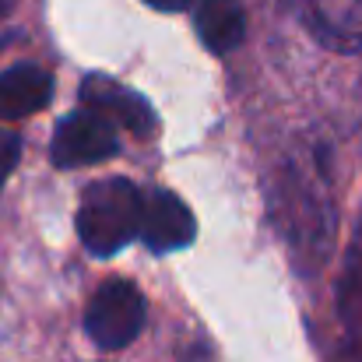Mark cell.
<instances>
[{"mask_svg": "<svg viewBox=\"0 0 362 362\" xmlns=\"http://www.w3.org/2000/svg\"><path fill=\"white\" fill-rule=\"evenodd\" d=\"M120 148L117 137V123L99 117L95 110H78L71 117L57 123L53 134V165L60 169H74V165H95L113 158Z\"/></svg>", "mask_w": 362, "mask_h": 362, "instance_id": "3957f363", "label": "cell"}, {"mask_svg": "<svg viewBox=\"0 0 362 362\" xmlns=\"http://www.w3.org/2000/svg\"><path fill=\"white\" fill-rule=\"evenodd\" d=\"M81 103H85V110H95L99 117H106L110 123H120L137 137H151L158 130V117L151 113L148 99L117 85L113 78H103V74L85 78Z\"/></svg>", "mask_w": 362, "mask_h": 362, "instance_id": "5b68a950", "label": "cell"}, {"mask_svg": "<svg viewBox=\"0 0 362 362\" xmlns=\"http://www.w3.org/2000/svg\"><path fill=\"white\" fill-rule=\"evenodd\" d=\"M303 7L317 39L331 42L334 49L362 46V0H303Z\"/></svg>", "mask_w": 362, "mask_h": 362, "instance_id": "52a82bcc", "label": "cell"}, {"mask_svg": "<svg viewBox=\"0 0 362 362\" xmlns=\"http://www.w3.org/2000/svg\"><path fill=\"white\" fill-rule=\"evenodd\" d=\"M14 11V0H0V18H7Z\"/></svg>", "mask_w": 362, "mask_h": 362, "instance_id": "7c38bea8", "label": "cell"}, {"mask_svg": "<svg viewBox=\"0 0 362 362\" xmlns=\"http://www.w3.org/2000/svg\"><path fill=\"white\" fill-rule=\"evenodd\" d=\"M194 28L211 53H233L246 35V11L240 0H201Z\"/></svg>", "mask_w": 362, "mask_h": 362, "instance_id": "ba28073f", "label": "cell"}, {"mask_svg": "<svg viewBox=\"0 0 362 362\" xmlns=\"http://www.w3.org/2000/svg\"><path fill=\"white\" fill-rule=\"evenodd\" d=\"M18 158H21V141H18V134L0 130V190H4L11 169L18 165Z\"/></svg>", "mask_w": 362, "mask_h": 362, "instance_id": "30bf717a", "label": "cell"}, {"mask_svg": "<svg viewBox=\"0 0 362 362\" xmlns=\"http://www.w3.org/2000/svg\"><path fill=\"white\" fill-rule=\"evenodd\" d=\"M194 215L173 190H148L141 194V229L137 236L151 253H173L194 243Z\"/></svg>", "mask_w": 362, "mask_h": 362, "instance_id": "277c9868", "label": "cell"}, {"mask_svg": "<svg viewBox=\"0 0 362 362\" xmlns=\"http://www.w3.org/2000/svg\"><path fill=\"white\" fill-rule=\"evenodd\" d=\"M144 327V296L134 281L113 278L106 281L88 310H85V331L103 352H120L127 349Z\"/></svg>", "mask_w": 362, "mask_h": 362, "instance_id": "7a4b0ae2", "label": "cell"}, {"mask_svg": "<svg viewBox=\"0 0 362 362\" xmlns=\"http://www.w3.org/2000/svg\"><path fill=\"white\" fill-rule=\"evenodd\" d=\"M53 99V78L35 64H18L0 71V120H21Z\"/></svg>", "mask_w": 362, "mask_h": 362, "instance_id": "8992f818", "label": "cell"}, {"mask_svg": "<svg viewBox=\"0 0 362 362\" xmlns=\"http://www.w3.org/2000/svg\"><path fill=\"white\" fill-rule=\"evenodd\" d=\"M141 229V190L123 180H99L81 194L78 208V236L88 253L113 257Z\"/></svg>", "mask_w": 362, "mask_h": 362, "instance_id": "6da1fadb", "label": "cell"}, {"mask_svg": "<svg viewBox=\"0 0 362 362\" xmlns=\"http://www.w3.org/2000/svg\"><path fill=\"white\" fill-rule=\"evenodd\" d=\"M148 7H155V11H183V7H190L194 0H144Z\"/></svg>", "mask_w": 362, "mask_h": 362, "instance_id": "8fae6325", "label": "cell"}, {"mask_svg": "<svg viewBox=\"0 0 362 362\" xmlns=\"http://www.w3.org/2000/svg\"><path fill=\"white\" fill-rule=\"evenodd\" d=\"M338 313H341V327H345L352 359L362 362V226L349 250V264H345V274L338 285Z\"/></svg>", "mask_w": 362, "mask_h": 362, "instance_id": "9c48e42d", "label": "cell"}]
</instances>
